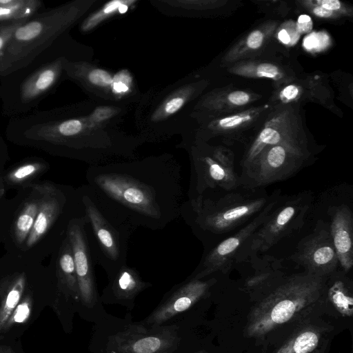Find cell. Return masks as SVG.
<instances>
[{"instance_id": "cell-1", "label": "cell", "mask_w": 353, "mask_h": 353, "mask_svg": "<svg viewBox=\"0 0 353 353\" xmlns=\"http://www.w3.org/2000/svg\"><path fill=\"white\" fill-rule=\"evenodd\" d=\"M85 184L101 210L134 230H161L180 216L182 171L173 159L90 165Z\"/></svg>"}, {"instance_id": "cell-2", "label": "cell", "mask_w": 353, "mask_h": 353, "mask_svg": "<svg viewBox=\"0 0 353 353\" xmlns=\"http://www.w3.org/2000/svg\"><path fill=\"white\" fill-rule=\"evenodd\" d=\"M327 280L305 271L286 276L252 309L246 336L263 339L282 325L307 320L314 307L326 301Z\"/></svg>"}, {"instance_id": "cell-3", "label": "cell", "mask_w": 353, "mask_h": 353, "mask_svg": "<svg viewBox=\"0 0 353 353\" xmlns=\"http://www.w3.org/2000/svg\"><path fill=\"white\" fill-rule=\"evenodd\" d=\"M232 192L214 197L206 190L201 196L183 201L180 216L203 241L212 235L228 232L254 218L273 196L265 191Z\"/></svg>"}, {"instance_id": "cell-4", "label": "cell", "mask_w": 353, "mask_h": 353, "mask_svg": "<svg viewBox=\"0 0 353 353\" xmlns=\"http://www.w3.org/2000/svg\"><path fill=\"white\" fill-rule=\"evenodd\" d=\"M94 323L92 353H175L181 343L176 324L149 327L107 313Z\"/></svg>"}, {"instance_id": "cell-5", "label": "cell", "mask_w": 353, "mask_h": 353, "mask_svg": "<svg viewBox=\"0 0 353 353\" xmlns=\"http://www.w3.org/2000/svg\"><path fill=\"white\" fill-rule=\"evenodd\" d=\"M74 7L61 6L37 13L12 35L0 65V77L29 66L69 26Z\"/></svg>"}, {"instance_id": "cell-6", "label": "cell", "mask_w": 353, "mask_h": 353, "mask_svg": "<svg viewBox=\"0 0 353 353\" xmlns=\"http://www.w3.org/2000/svg\"><path fill=\"white\" fill-rule=\"evenodd\" d=\"M84 207L85 230L94 263L110 279L127 264L128 245L134 230L110 219L98 206L85 185L79 188Z\"/></svg>"}, {"instance_id": "cell-7", "label": "cell", "mask_w": 353, "mask_h": 353, "mask_svg": "<svg viewBox=\"0 0 353 353\" xmlns=\"http://www.w3.org/2000/svg\"><path fill=\"white\" fill-rule=\"evenodd\" d=\"M312 201L313 194L310 190L281 196L268 219L243 243L234 262L248 260L251 262L258 252L268 251L282 239L300 230L304 225Z\"/></svg>"}, {"instance_id": "cell-8", "label": "cell", "mask_w": 353, "mask_h": 353, "mask_svg": "<svg viewBox=\"0 0 353 353\" xmlns=\"http://www.w3.org/2000/svg\"><path fill=\"white\" fill-rule=\"evenodd\" d=\"M63 66L62 59L45 62L17 81L0 87L3 113L12 117L32 112L54 88Z\"/></svg>"}, {"instance_id": "cell-9", "label": "cell", "mask_w": 353, "mask_h": 353, "mask_svg": "<svg viewBox=\"0 0 353 353\" xmlns=\"http://www.w3.org/2000/svg\"><path fill=\"white\" fill-rule=\"evenodd\" d=\"M66 236L73 254L80 294L81 314L85 320L96 323L106 312L98 290L94 261L88 242L83 216L74 219L69 223Z\"/></svg>"}, {"instance_id": "cell-10", "label": "cell", "mask_w": 353, "mask_h": 353, "mask_svg": "<svg viewBox=\"0 0 353 353\" xmlns=\"http://www.w3.org/2000/svg\"><path fill=\"white\" fill-rule=\"evenodd\" d=\"M304 163L305 154L299 150L273 145L242 169L241 187L255 189L285 180L298 173Z\"/></svg>"}, {"instance_id": "cell-11", "label": "cell", "mask_w": 353, "mask_h": 353, "mask_svg": "<svg viewBox=\"0 0 353 353\" xmlns=\"http://www.w3.org/2000/svg\"><path fill=\"white\" fill-rule=\"evenodd\" d=\"M280 196L281 190H275L270 201L254 218L234 234L208 251L198 266L188 277L203 279L218 272L224 274L229 272L232 270L237 252L243 243L268 219Z\"/></svg>"}, {"instance_id": "cell-12", "label": "cell", "mask_w": 353, "mask_h": 353, "mask_svg": "<svg viewBox=\"0 0 353 353\" xmlns=\"http://www.w3.org/2000/svg\"><path fill=\"white\" fill-rule=\"evenodd\" d=\"M241 179L234 169L232 158L222 150L212 154H196L192 161L188 199L201 196L206 190L221 188L234 191Z\"/></svg>"}, {"instance_id": "cell-13", "label": "cell", "mask_w": 353, "mask_h": 353, "mask_svg": "<svg viewBox=\"0 0 353 353\" xmlns=\"http://www.w3.org/2000/svg\"><path fill=\"white\" fill-rule=\"evenodd\" d=\"M290 259L312 274L328 277L336 272L339 262L327 223L318 220L312 232L299 242Z\"/></svg>"}, {"instance_id": "cell-14", "label": "cell", "mask_w": 353, "mask_h": 353, "mask_svg": "<svg viewBox=\"0 0 353 353\" xmlns=\"http://www.w3.org/2000/svg\"><path fill=\"white\" fill-rule=\"evenodd\" d=\"M214 278H188L174 285L162 298L158 305L143 320L150 327L168 325V322L182 314L205 299L216 283Z\"/></svg>"}, {"instance_id": "cell-15", "label": "cell", "mask_w": 353, "mask_h": 353, "mask_svg": "<svg viewBox=\"0 0 353 353\" xmlns=\"http://www.w3.org/2000/svg\"><path fill=\"white\" fill-rule=\"evenodd\" d=\"M152 285L143 279L136 268L126 264L108 279L101 300L103 304L120 305L132 311L138 295Z\"/></svg>"}, {"instance_id": "cell-16", "label": "cell", "mask_w": 353, "mask_h": 353, "mask_svg": "<svg viewBox=\"0 0 353 353\" xmlns=\"http://www.w3.org/2000/svg\"><path fill=\"white\" fill-rule=\"evenodd\" d=\"M329 230L341 270L347 273L353 266V212L346 203L328 208Z\"/></svg>"}, {"instance_id": "cell-17", "label": "cell", "mask_w": 353, "mask_h": 353, "mask_svg": "<svg viewBox=\"0 0 353 353\" xmlns=\"http://www.w3.org/2000/svg\"><path fill=\"white\" fill-rule=\"evenodd\" d=\"M56 276L59 292L67 303L77 306L79 311L81 312L80 294L73 254L66 234L59 248Z\"/></svg>"}, {"instance_id": "cell-18", "label": "cell", "mask_w": 353, "mask_h": 353, "mask_svg": "<svg viewBox=\"0 0 353 353\" xmlns=\"http://www.w3.org/2000/svg\"><path fill=\"white\" fill-rule=\"evenodd\" d=\"M281 268V263L276 259L259 260L254 274L245 280L243 290L259 300L287 276Z\"/></svg>"}, {"instance_id": "cell-19", "label": "cell", "mask_w": 353, "mask_h": 353, "mask_svg": "<svg viewBox=\"0 0 353 353\" xmlns=\"http://www.w3.org/2000/svg\"><path fill=\"white\" fill-rule=\"evenodd\" d=\"M327 330L322 325L304 323L274 353H312L328 341Z\"/></svg>"}, {"instance_id": "cell-20", "label": "cell", "mask_w": 353, "mask_h": 353, "mask_svg": "<svg viewBox=\"0 0 353 353\" xmlns=\"http://www.w3.org/2000/svg\"><path fill=\"white\" fill-rule=\"evenodd\" d=\"M344 272L336 270L327 277L326 301L343 316L350 317L353 314L352 281Z\"/></svg>"}, {"instance_id": "cell-21", "label": "cell", "mask_w": 353, "mask_h": 353, "mask_svg": "<svg viewBox=\"0 0 353 353\" xmlns=\"http://www.w3.org/2000/svg\"><path fill=\"white\" fill-rule=\"evenodd\" d=\"M43 190L44 185L35 186L32 192V194L25 203L17 216L14 225V235L19 244L25 243L32 230L39 209Z\"/></svg>"}, {"instance_id": "cell-22", "label": "cell", "mask_w": 353, "mask_h": 353, "mask_svg": "<svg viewBox=\"0 0 353 353\" xmlns=\"http://www.w3.org/2000/svg\"><path fill=\"white\" fill-rule=\"evenodd\" d=\"M25 285L24 274L14 276L8 283L0 303V332L5 330L8 319L20 303Z\"/></svg>"}, {"instance_id": "cell-23", "label": "cell", "mask_w": 353, "mask_h": 353, "mask_svg": "<svg viewBox=\"0 0 353 353\" xmlns=\"http://www.w3.org/2000/svg\"><path fill=\"white\" fill-rule=\"evenodd\" d=\"M42 6L39 0H14L9 5L0 6V23L28 20Z\"/></svg>"}, {"instance_id": "cell-24", "label": "cell", "mask_w": 353, "mask_h": 353, "mask_svg": "<svg viewBox=\"0 0 353 353\" xmlns=\"http://www.w3.org/2000/svg\"><path fill=\"white\" fill-rule=\"evenodd\" d=\"M46 168L41 161H29L18 165L11 170L6 176V181L12 185H20L32 179Z\"/></svg>"}, {"instance_id": "cell-25", "label": "cell", "mask_w": 353, "mask_h": 353, "mask_svg": "<svg viewBox=\"0 0 353 353\" xmlns=\"http://www.w3.org/2000/svg\"><path fill=\"white\" fill-rule=\"evenodd\" d=\"M134 3L133 1H111L106 3L103 8L98 12H96L90 17L88 18L82 25V29L87 31L115 12L123 14L127 12L128 6Z\"/></svg>"}, {"instance_id": "cell-26", "label": "cell", "mask_w": 353, "mask_h": 353, "mask_svg": "<svg viewBox=\"0 0 353 353\" xmlns=\"http://www.w3.org/2000/svg\"><path fill=\"white\" fill-rule=\"evenodd\" d=\"M32 306V301L30 297H26L18 304L12 315L8 319L5 330L14 324L21 323L25 321L29 316Z\"/></svg>"}, {"instance_id": "cell-27", "label": "cell", "mask_w": 353, "mask_h": 353, "mask_svg": "<svg viewBox=\"0 0 353 353\" xmlns=\"http://www.w3.org/2000/svg\"><path fill=\"white\" fill-rule=\"evenodd\" d=\"M27 20L0 23V65L6 48L14 31Z\"/></svg>"}, {"instance_id": "cell-28", "label": "cell", "mask_w": 353, "mask_h": 353, "mask_svg": "<svg viewBox=\"0 0 353 353\" xmlns=\"http://www.w3.org/2000/svg\"><path fill=\"white\" fill-rule=\"evenodd\" d=\"M130 78L126 71L117 73L112 81V90L116 93H123L128 90Z\"/></svg>"}, {"instance_id": "cell-29", "label": "cell", "mask_w": 353, "mask_h": 353, "mask_svg": "<svg viewBox=\"0 0 353 353\" xmlns=\"http://www.w3.org/2000/svg\"><path fill=\"white\" fill-rule=\"evenodd\" d=\"M88 79L92 83L99 86H107L112 81L110 74L102 69H94L90 71Z\"/></svg>"}, {"instance_id": "cell-30", "label": "cell", "mask_w": 353, "mask_h": 353, "mask_svg": "<svg viewBox=\"0 0 353 353\" xmlns=\"http://www.w3.org/2000/svg\"><path fill=\"white\" fill-rule=\"evenodd\" d=\"M256 72L259 77L275 78L278 74L277 68L270 63H261L257 67Z\"/></svg>"}, {"instance_id": "cell-31", "label": "cell", "mask_w": 353, "mask_h": 353, "mask_svg": "<svg viewBox=\"0 0 353 353\" xmlns=\"http://www.w3.org/2000/svg\"><path fill=\"white\" fill-rule=\"evenodd\" d=\"M229 101L235 105H244L249 101V95L243 91H234L228 95Z\"/></svg>"}, {"instance_id": "cell-32", "label": "cell", "mask_w": 353, "mask_h": 353, "mask_svg": "<svg viewBox=\"0 0 353 353\" xmlns=\"http://www.w3.org/2000/svg\"><path fill=\"white\" fill-rule=\"evenodd\" d=\"M184 99L182 97H176L167 102L165 105V112L171 114L178 111L183 105Z\"/></svg>"}, {"instance_id": "cell-33", "label": "cell", "mask_w": 353, "mask_h": 353, "mask_svg": "<svg viewBox=\"0 0 353 353\" xmlns=\"http://www.w3.org/2000/svg\"><path fill=\"white\" fill-rule=\"evenodd\" d=\"M298 30L301 33H307L312 28V21L311 18L306 14L301 15L297 21Z\"/></svg>"}, {"instance_id": "cell-34", "label": "cell", "mask_w": 353, "mask_h": 353, "mask_svg": "<svg viewBox=\"0 0 353 353\" xmlns=\"http://www.w3.org/2000/svg\"><path fill=\"white\" fill-rule=\"evenodd\" d=\"M263 38V34L259 30H255L248 37L247 44L250 48L256 49L261 46Z\"/></svg>"}, {"instance_id": "cell-35", "label": "cell", "mask_w": 353, "mask_h": 353, "mask_svg": "<svg viewBox=\"0 0 353 353\" xmlns=\"http://www.w3.org/2000/svg\"><path fill=\"white\" fill-rule=\"evenodd\" d=\"M114 110L109 107H100L95 110L92 118L97 121H103L110 117L114 114Z\"/></svg>"}, {"instance_id": "cell-36", "label": "cell", "mask_w": 353, "mask_h": 353, "mask_svg": "<svg viewBox=\"0 0 353 353\" xmlns=\"http://www.w3.org/2000/svg\"><path fill=\"white\" fill-rule=\"evenodd\" d=\"M244 119L242 117L235 115L220 120L219 123L223 127H232L241 123Z\"/></svg>"}, {"instance_id": "cell-37", "label": "cell", "mask_w": 353, "mask_h": 353, "mask_svg": "<svg viewBox=\"0 0 353 353\" xmlns=\"http://www.w3.org/2000/svg\"><path fill=\"white\" fill-rule=\"evenodd\" d=\"M321 3L322 7L331 11L338 10L341 7V3L338 0H323Z\"/></svg>"}, {"instance_id": "cell-38", "label": "cell", "mask_w": 353, "mask_h": 353, "mask_svg": "<svg viewBox=\"0 0 353 353\" xmlns=\"http://www.w3.org/2000/svg\"><path fill=\"white\" fill-rule=\"evenodd\" d=\"M299 90L294 85H288L283 91V96L288 99H292L296 97Z\"/></svg>"}, {"instance_id": "cell-39", "label": "cell", "mask_w": 353, "mask_h": 353, "mask_svg": "<svg viewBox=\"0 0 353 353\" xmlns=\"http://www.w3.org/2000/svg\"><path fill=\"white\" fill-rule=\"evenodd\" d=\"M314 13L321 17H329L332 15V11L327 10L322 6L316 7Z\"/></svg>"}, {"instance_id": "cell-40", "label": "cell", "mask_w": 353, "mask_h": 353, "mask_svg": "<svg viewBox=\"0 0 353 353\" xmlns=\"http://www.w3.org/2000/svg\"><path fill=\"white\" fill-rule=\"evenodd\" d=\"M304 46L307 48H314L318 46V39L314 34H311L305 39Z\"/></svg>"}, {"instance_id": "cell-41", "label": "cell", "mask_w": 353, "mask_h": 353, "mask_svg": "<svg viewBox=\"0 0 353 353\" xmlns=\"http://www.w3.org/2000/svg\"><path fill=\"white\" fill-rule=\"evenodd\" d=\"M278 37L279 40L285 44H288L290 41V37L287 31L284 29L279 32Z\"/></svg>"}, {"instance_id": "cell-42", "label": "cell", "mask_w": 353, "mask_h": 353, "mask_svg": "<svg viewBox=\"0 0 353 353\" xmlns=\"http://www.w3.org/2000/svg\"><path fill=\"white\" fill-rule=\"evenodd\" d=\"M327 341H325L320 347H319L312 353H326V349L327 347Z\"/></svg>"}, {"instance_id": "cell-43", "label": "cell", "mask_w": 353, "mask_h": 353, "mask_svg": "<svg viewBox=\"0 0 353 353\" xmlns=\"http://www.w3.org/2000/svg\"><path fill=\"white\" fill-rule=\"evenodd\" d=\"M0 353H14L8 346L0 345Z\"/></svg>"}, {"instance_id": "cell-44", "label": "cell", "mask_w": 353, "mask_h": 353, "mask_svg": "<svg viewBox=\"0 0 353 353\" xmlns=\"http://www.w3.org/2000/svg\"><path fill=\"white\" fill-rule=\"evenodd\" d=\"M191 353H208V352L204 350H201L196 351V352H191Z\"/></svg>"}]
</instances>
